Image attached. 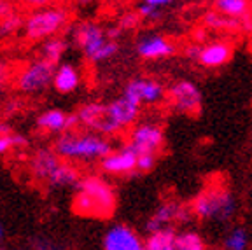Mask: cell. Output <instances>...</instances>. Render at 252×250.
Returning a JSON list of instances; mask_svg holds the SVG:
<instances>
[{"label": "cell", "instance_id": "obj_15", "mask_svg": "<svg viewBox=\"0 0 252 250\" xmlns=\"http://www.w3.org/2000/svg\"><path fill=\"white\" fill-rule=\"evenodd\" d=\"M135 51L144 60H165L175 55L177 47L168 37L161 33H146L138 37L135 44Z\"/></svg>", "mask_w": 252, "mask_h": 250}, {"label": "cell", "instance_id": "obj_33", "mask_svg": "<svg viewBox=\"0 0 252 250\" xmlns=\"http://www.w3.org/2000/svg\"><path fill=\"white\" fill-rule=\"evenodd\" d=\"M7 81H9V66H7V63L0 62V93L4 91Z\"/></svg>", "mask_w": 252, "mask_h": 250}, {"label": "cell", "instance_id": "obj_21", "mask_svg": "<svg viewBox=\"0 0 252 250\" xmlns=\"http://www.w3.org/2000/svg\"><path fill=\"white\" fill-rule=\"evenodd\" d=\"M81 84V75H79L77 68L70 63H62L56 66L55 72V81L53 86L58 93H72L75 91Z\"/></svg>", "mask_w": 252, "mask_h": 250}, {"label": "cell", "instance_id": "obj_25", "mask_svg": "<svg viewBox=\"0 0 252 250\" xmlns=\"http://www.w3.org/2000/svg\"><path fill=\"white\" fill-rule=\"evenodd\" d=\"M249 243H251L249 231L242 226H235L224 236L222 247H224V250H249Z\"/></svg>", "mask_w": 252, "mask_h": 250}, {"label": "cell", "instance_id": "obj_35", "mask_svg": "<svg viewBox=\"0 0 252 250\" xmlns=\"http://www.w3.org/2000/svg\"><path fill=\"white\" fill-rule=\"evenodd\" d=\"M5 238V227H4V224L0 222V242Z\"/></svg>", "mask_w": 252, "mask_h": 250}, {"label": "cell", "instance_id": "obj_32", "mask_svg": "<svg viewBox=\"0 0 252 250\" xmlns=\"http://www.w3.org/2000/svg\"><path fill=\"white\" fill-rule=\"evenodd\" d=\"M14 5L11 2H5V0H0V21L9 18V16L14 14Z\"/></svg>", "mask_w": 252, "mask_h": 250}, {"label": "cell", "instance_id": "obj_28", "mask_svg": "<svg viewBox=\"0 0 252 250\" xmlns=\"http://www.w3.org/2000/svg\"><path fill=\"white\" fill-rule=\"evenodd\" d=\"M21 27H25V20L21 18L18 12H14L12 16L5 18L0 21V35H12L14 31H18Z\"/></svg>", "mask_w": 252, "mask_h": 250}, {"label": "cell", "instance_id": "obj_27", "mask_svg": "<svg viewBox=\"0 0 252 250\" xmlns=\"http://www.w3.org/2000/svg\"><path fill=\"white\" fill-rule=\"evenodd\" d=\"M28 145V140L23 135L18 133H7V135H0V154L9 153L11 149H20Z\"/></svg>", "mask_w": 252, "mask_h": 250}, {"label": "cell", "instance_id": "obj_4", "mask_svg": "<svg viewBox=\"0 0 252 250\" xmlns=\"http://www.w3.org/2000/svg\"><path fill=\"white\" fill-rule=\"evenodd\" d=\"M72 39L84 53L88 62L103 63L114 58L119 51L118 40L110 39L105 28L94 21H83L72 31Z\"/></svg>", "mask_w": 252, "mask_h": 250}, {"label": "cell", "instance_id": "obj_5", "mask_svg": "<svg viewBox=\"0 0 252 250\" xmlns=\"http://www.w3.org/2000/svg\"><path fill=\"white\" fill-rule=\"evenodd\" d=\"M67 9L63 7H46L32 12L25 20V37L28 40H44L58 37V33L68 25Z\"/></svg>", "mask_w": 252, "mask_h": 250}, {"label": "cell", "instance_id": "obj_34", "mask_svg": "<svg viewBox=\"0 0 252 250\" xmlns=\"http://www.w3.org/2000/svg\"><path fill=\"white\" fill-rule=\"evenodd\" d=\"M7 133H11L9 126L5 125V123H0V135H7Z\"/></svg>", "mask_w": 252, "mask_h": 250}, {"label": "cell", "instance_id": "obj_18", "mask_svg": "<svg viewBox=\"0 0 252 250\" xmlns=\"http://www.w3.org/2000/svg\"><path fill=\"white\" fill-rule=\"evenodd\" d=\"M107 105H109L110 116H112V119H114V123L119 126L121 131L130 128L138 119V116H140L142 105L138 102H135V100H131L130 96H126V94H121V96L112 100Z\"/></svg>", "mask_w": 252, "mask_h": 250}, {"label": "cell", "instance_id": "obj_26", "mask_svg": "<svg viewBox=\"0 0 252 250\" xmlns=\"http://www.w3.org/2000/svg\"><path fill=\"white\" fill-rule=\"evenodd\" d=\"M177 250H207L205 242L196 231L186 229L177 233Z\"/></svg>", "mask_w": 252, "mask_h": 250}, {"label": "cell", "instance_id": "obj_8", "mask_svg": "<svg viewBox=\"0 0 252 250\" xmlns=\"http://www.w3.org/2000/svg\"><path fill=\"white\" fill-rule=\"evenodd\" d=\"M168 98L175 110L186 116H196L201 110V91L196 82L189 81V79H181L175 81L168 88Z\"/></svg>", "mask_w": 252, "mask_h": 250}, {"label": "cell", "instance_id": "obj_2", "mask_svg": "<svg viewBox=\"0 0 252 250\" xmlns=\"http://www.w3.org/2000/svg\"><path fill=\"white\" fill-rule=\"evenodd\" d=\"M53 151L68 161H102L114 147L109 138L93 131H67L55 140Z\"/></svg>", "mask_w": 252, "mask_h": 250}, {"label": "cell", "instance_id": "obj_3", "mask_svg": "<svg viewBox=\"0 0 252 250\" xmlns=\"http://www.w3.org/2000/svg\"><path fill=\"white\" fill-rule=\"evenodd\" d=\"M193 217L200 220L229 222L238 212V203L233 192L224 186H209L193 199L189 207Z\"/></svg>", "mask_w": 252, "mask_h": 250}, {"label": "cell", "instance_id": "obj_10", "mask_svg": "<svg viewBox=\"0 0 252 250\" xmlns=\"http://www.w3.org/2000/svg\"><path fill=\"white\" fill-rule=\"evenodd\" d=\"M191 210L186 205L179 203L175 199H166L161 205H158L156 210L147 220L146 227L149 233H156L161 229H173V224L186 222L191 217Z\"/></svg>", "mask_w": 252, "mask_h": 250}, {"label": "cell", "instance_id": "obj_19", "mask_svg": "<svg viewBox=\"0 0 252 250\" xmlns=\"http://www.w3.org/2000/svg\"><path fill=\"white\" fill-rule=\"evenodd\" d=\"M214 11L226 16L229 20L236 21H249L252 12V4L249 0H216Z\"/></svg>", "mask_w": 252, "mask_h": 250}, {"label": "cell", "instance_id": "obj_23", "mask_svg": "<svg viewBox=\"0 0 252 250\" xmlns=\"http://www.w3.org/2000/svg\"><path fill=\"white\" fill-rule=\"evenodd\" d=\"M147 250H177V233L173 229H161L149 233L146 240Z\"/></svg>", "mask_w": 252, "mask_h": 250}, {"label": "cell", "instance_id": "obj_11", "mask_svg": "<svg viewBox=\"0 0 252 250\" xmlns=\"http://www.w3.org/2000/svg\"><path fill=\"white\" fill-rule=\"evenodd\" d=\"M189 56L196 60V63H200L205 68H219V66L226 65L231 60L233 44L224 39L209 40V42L201 44V46L191 47Z\"/></svg>", "mask_w": 252, "mask_h": 250}, {"label": "cell", "instance_id": "obj_1", "mask_svg": "<svg viewBox=\"0 0 252 250\" xmlns=\"http://www.w3.org/2000/svg\"><path fill=\"white\" fill-rule=\"evenodd\" d=\"M118 207L114 188L98 175L84 177L75 189L72 210L88 219H110Z\"/></svg>", "mask_w": 252, "mask_h": 250}, {"label": "cell", "instance_id": "obj_36", "mask_svg": "<svg viewBox=\"0 0 252 250\" xmlns=\"http://www.w3.org/2000/svg\"><path fill=\"white\" fill-rule=\"evenodd\" d=\"M251 51H252V39H251Z\"/></svg>", "mask_w": 252, "mask_h": 250}, {"label": "cell", "instance_id": "obj_22", "mask_svg": "<svg viewBox=\"0 0 252 250\" xmlns=\"http://www.w3.org/2000/svg\"><path fill=\"white\" fill-rule=\"evenodd\" d=\"M205 23L209 28H214V30L219 31H242V30H249L252 28L251 20L249 21H236V20H229L226 16L219 14L217 11H209L205 14Z\"/></svg>", "mask_w": 252, "mask_h": 250}, {"label": "cell", "instance_id": "obj_30", "mask_svg": "<svg viewBox=\"0 0 252 250\" xmlns=\"http://www.w3.org/2000/svg\"><path fill=\"white\" fill-rule=\"evenodd\" d=\"M156 161H158V156L156 154H142L138 156V166L137 170L138 172H151V170L156 166Z\"/></svg>", "mask_w": 252, "mask_h": 250}, {"label": "cell", "instance_id": "obj_7", "mask_svg": "<svg viewBox=\"0 0 252 250\" xmlns=\"http://www.w3.org/2000/svg\"><path fill=\"white\" fill-rule=\"evenodd\" d=\"M77 119L79 125L88 128V131L98 133L102 137H112V135L121 133L119 126L116 125L112 116H110L107 103H86L77 110Z\"/></svg>", "mask_w": 252, "mask_h": 250}, {"label": "cell", "instance_id": "obj_20", "mask_svg": "<svg viewBox=\"0 0 252 250\" xmlns=\"http://www.w3.org/2000/svg\"><path fill=\"white\" fill-rule=\"evenodd\" d=\"M173 5H177V2H173V0H144V2H138L135 5V11L140 16L142 21L156 23V21L165 18L168 9Z\"/></svg>", "mask_w": 252, "mask_h": 250}, {"label": "cell", "instance_id": "obj_17", "mask_svg": "<svg viewBox=\"0 0 252 250\" xmlns=\"http://www.w3.org/2000/svg\"><path fill=\"white\" fill-rule=\"evenodd\" d=\"M79 125L77 114H65L60 109H49L42 112L37 118V128L47 133H63L74 131V128Z\"/></svg>", "mask_w": 252, "mask_h": 250}, {"label": "cell", "instance_id": "obj_12", "mask_svg": "<svg viewBox=\"0 0 252 250\" xmlns=\"http://www.w3.org/2000/svg\"><path fill=\"white\" fill-rule=\"evenodd\" d=\"M123 94L130 96L140 105H156L165 100L166 90L161 82L153 77H135L125 86Z\"/></svg>", "mask_w": 252, "mask_h": 250}, {"label": "cell", "instance_id": "obj_29", "mask_svg": "<svg viewBox=\"0 0 252 250\" xmlns=\"http://www.w3.org/2000/svg\"><path fill=\"white\" fill-rule=\"evenodd\" d=\"M140 21L142 20H140V16L137 14V11H126L119 16L116 27L121 31H130V30H135V28L140 25Z\"/></svg>", "mask_w": 252, "mask_h": 250}, {"label": "cell", "instance_id": "obj_31", "mask_svg": "<svg viewBox=\"0 0 252 250\" xmlns=\"http://www.w3.org/2000/svg\"><path fill=\"white\" fill-rule=\"evenodd\" d=\"M32 247H33L35 250H63L62 247L55 242V240L42 238V236H39V238H33Z\"/></svg>", "mask_w": 252, "mask_h": 250}, {"label": "cell", "instance_id": "obj_6", "mask_svg": "<svg viewBox=\"0 0 252 250\" xmlns=\"http://www.w3.org/2000/svg\"><path fill=\"white\" fill-rule=\"evenodd\" d=\"M55 66L56 65H53V63L46 62L42 58L30 62L16 77V88L21 93L27 94L40 93V91L51 86L53 81H55Z\"/></svg>", "mask_w": 252, "mask_h": 250}, {"label": "cell", "instance_id": "obj_14", "mask_svg": "<svg viewBox=\"0 0 252 250\" xmlns=\"http://www.w3.org/2000/svg\"><path fill=\"white\" fill-rule=\"evenodd\" d=\"M138 156L130 145H121L114 149L107 157L100 161V168L109 175H131L138 172Z\"/></svg>", "mask_w": 252, "mask_h": 250}, {"label": "cell", "instance_id": "obj_16", "mask_svg": "<svg viewBox=\"0 0 252 250\" xmlns=\"http://www.w3.org/2000/svg\"><path fill=\"white\" fill-rule=\"evenodd\" d=\"M62 164L63 159L53 149H39V151L33 153V156L30 159V170L32 175L35 177L37 180L47 184Z\"/></svg>", "mask_w": 252, "mask_h": 250}, {"label": "cell", "instance_id": "obj_13", "mask_svg": "<svg viewBox=\"0 0 252 250\" xmlns=\"http://www.w3.org/2000/svg\"><path fill=\"white\" fill-rule=\"evenodd\" d=\"M103 250H147L146 242L133 227L114 224L103 235Z\"/></svg>", "mask_w": 252, "mask_h": 250}, {"label": "cell", "instance_id": "obj_24", "mask_svg": "<svg viewBox=\"0 0 252 250\" xmlns=\"http://www.w3.org/2000/svg\"><path fill=\"white\" fill-rule=\"evenodd\" d=\"M67 47H68L67 40L60 35L53 37V39L44 40L42 42V60H46V62L56 65V63L62 60V56L65 55Z\"/></svg>", "mask_w": 252, "mask_h": 250}, {"label": "cell", "instance_id": "obj_9", "mask_svg": "<svg viewBox=\"0 0 252 250\" xmlns=\"http://www.w3.org/2000/svg\"><path fill=\"white\" fill-rule=\"evenodd\" d=\"M163 144H165V133L163 128L156 123H140L133 126L130 131L128 145L133 149L137 156L142 154H159Z\"/></svg>", "mask_w": 252, "mask_h": 250}]
</instances>
